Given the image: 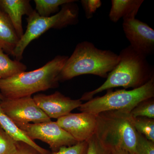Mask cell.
Wrapping results in <instances>:
<instances>
[{"mask_svg":"<svg viewBox=\"0 0 154 154\" xmlns=\"http://www.w3.org/2000/svg\"><path fill=\"white\" fill-rule=\"evenodd\" d=\"M117 65L109 73L106 81L94 91L86 92L81 101H89L96 94L113 88H137L154 76V69L146 57L136 51L130 45L122 50L119 54Z\"/></svg>","mask_w":154,"mask_h":154,"instance_id":"cell-1","label":"cell"},{"mask_svg":"<svg viewBox=\"0 0 154 154\" xmlns=\"http://www.w3.org/2000/svg\"><path fill=\"white\" fill-rule=\"evenodd\" d=\"M68 57L57 56L37 69L0 79V93L4 99H15L57 88L59 76Z\"/></svg>","mask_w":154,"mask_h":154,"instance_id":"cell-2","label":"cell"},{"mask_svg":"<svg viewBox=\"0 0 154 154\" xmlns=\"http://www.w3.org/2000/svg\"><path fill=\"white\" fill-rule=\"evenodd\" d=\"M119 60V54L111 51L99 49L90 42H79L66 60L59 80L63 82L84 75L107 78Z\"/></svg>","mask_w":154,"mask_h":154,"instance_id":"cell-3","label":"cell"},{"mask_svg":"<svg viewBox=\"0 0 154 154\" xmlns=\"http://www.w3.org/2000/svg\"><path fill=\"white\" fill-rule=\"evenodd\" d=\"M95 135L102 144L110 149L118 148L135 154L137 132L130 113L109 110L96 117Z\"/></svg>","mask_w":154,"mask_h":154,"instance_id":"cell-4","label":"cell"},{"mask_svg":"<svg viewBox=\"0 0 154 154\" xmlns=\"http://www.w3.org/2000/svg\"><path fill=\"white\" fill-rule=\"evenodd\" d=\"M74 2L63 5L55 15L49 17H41L33 10L27 18L26 31L11 54L15 60L20 61L25 48L30 42L49 29H60L78 23L79 8Z\"/></svg>","mask_w":154,"mask_h":154,"instance_id":"cell-5","label":"cell"},{"mask_svg":"<svg viewBox=\"0 0 154 154\" xmlns=\"http://www.w3.org/2000/svg\"><path fill=\"white\" fill-rule=\"evenodd\" d=\"M104 96L93 98L82 104L79 109L82 112L97 116L109 110H120L130 113L140 102L154 97V76L143 85L129 91L107 90Z\"/></svg>","mask_w":154,"mask_h":154,"instance_id":"cell-6","label":"cell"},{"mask_svg":"<svg viewBox=\"0 0 154 154\" xmlns=\"http://www.w3.org/2000/svg\"><path fill=\"white\" fill-rule=\"evenodd\" d=\"M17 126L32 140H39L47 143L52 152H57L62 147L69 146L78 143L56 122L28 123Z\"/></svg>","mask_w":154,"mask_h":154,"instance_id":"cell-7","label":"cell"},{"mask_svg":"<svg viewBox=\"0 0 154 154\" xmlns=\"http://www.w3.org/2000/svg\"><path fill=\"white\" fill-rule=\"evenodd\" d=\"M5 113L16 125L34 124L51 121V119L36 105L31 96L0 100Z\"/></svg>","mask_w":154,"mask_h":154,"instance_id":"cell-8","label":"cell"},{"mask_svg":"<svg viewBox=\"0 0 154 154\" xmlns=\"http://www.w3.org/2000/svg\"><path fill=\"white\" fill-rule=\"evenodd\" d=\"M122 28L131 47L147 57L154 52V30L146 23L135 19L123 20Z\"/></svg>","mask_w":154,"mask_h":154,"instance_id":"cell-9","label":"cell"},{"mask_svg":"<svg viewBox=\"0 0 154 154\" xmlns=\"http://www.w3.org/2000/svg\"><path fill=\"white\" fill-rule=\"evenodd\" d=\"M97 116L89 113H69L58 119L57 124L77 142L88 141L95 134Z\"/></svg>","mask_w":154,"mask_h":154,"instance_id":"cell-10","label":"cell"},{"mask_svg":"<svg viewBox=\"0 0 154 154\" xmlns=\"http://www.w3.org/2000/svg\"><path fill=\"white\" fill-rule=\"evenodd\" d=\"M34 102L49 118L58 119L67 115L82 102L65 96L58 91L50 95L38 94L33 97Z\"/></svg>","mask_w":154,"mask_h":154,"instance_id":"cell-11","label":"cell"},{"mask_svg":"<svg viewBox=\"0 0 154 154\" xmlns=\"http://www.w3.org/2000/svg\"><path fill=\"white\" fill-rule=\"evenodd\" d=\"M0 8L11 20L19 39L24 34L22 18L33 11L28 0H0Z\"/></svg>","mask_w":154,"mask_h":154,"instance_id":"cell-12","label":"cell"},{"mask_svg":"<svg viewBox=\"0 0 154 154\" xmlns=\"http://www.w3.org/2000/svg\"><path fill=\"white\" fill-rule=\"evenodd\" d=\"M143 0H112L109 17L114 23L122 18L123 20L135 19Z\"/></svg>","mask_w":154,"mask_h":154,"instance_id":"cell-13","label":"cell"},{"mask_svg":"<svg viewBox=\"0 0 154 154\" xmlns=\"http://www.w3.org/2000/svg\"><path fill=\"white\" fill-rule=\"evenodd\" d=\"M0 126L17 141L24 142L34 148L41 154H51L48 150L43 148L26 136L3 111L0 105Z\"/></svg>","mask_w":154,"mask_h":154,"instance_id":"cell-14","label":"cell"},{"mask_svg":"<svg viewBox=\"0 0 154 154\" xmlns=\"http://www.w3.org/2000/svg\"><path fill=\"white\" fill-rule=\"evenodd\" d=\"M19 40L7 14L0 8V45L7 54H11Z\"/></svg>","mask_w":154,"mask_h":154,"instance_id":"cell-15","label":"cell"},{"mask_svg":"<svg viewBox=\"0 0 154 154\" xmlns=\"http://www.w3.org/2000/svg\"><path fill=\"white\" fill-rule=\"evenodd\" d=\"M27 66L19 61L12 60L3 50H0V79H5L25 72Z\"/></svg>","mask_w":154,"mask_h":154,"instance_id":"cell-16","label":"cell"},{"mask_svg":"<svg viewBox=\"0 0 154 154\" xmlns=\"http://www.w3.org/2000/svg\"><path fill=\"white\" fill-rule=\"evenodd\" d=\"M35 11L41 17H49L58 12L59 7L68 3L77 2L75 0H35Z\"/></svg>","mask_w":154,"mask_h":154,"instance_id":"cell-17","label":"cell"},{"mask_svg":"<svg viewBox=\"0 0 154 154\" xmlns=\"http://www.w3.org/2000/svg\"><path fill=\"white\" fill-rule=\"evenodd\" d=\"M137 132L142 134L149 140L154 142V119L147 117L134 118Z\"/></svg>","mask_w":154,"mask_h":154,"instance_id":"cell-18","label":"cell"},{"mask_svg":"<svg viewBox=\"0 0 154 154\" xmlns=\"http://www.w3.org/2000/svg\"><path fill=\"white\" fill-rule=\"evenodd\" d=\"M133 118L143 117L154 119V101L153 98L144 100L139 103L131 111Z\"/></svg>","mask_w":154,"mask_h":154,"instance_id":"cell-19","label":"cell"},{"mask_svg":"<svg viewBox=\"0 0 154 154\" xmlns=\"http://www.w3.org/2000/svg\"><path fill=\"white\" fill-rule=\"evenodd\" d=\"M18 142L0 126V154H15Z\"/></svg>","mask_w":154,"mask_h":154,"instance_id":"cell-20","label":"cell"},{"mask_svg":"<svg viewBox=\"0 0 154 154\" xmlns=\"http://www.w3.org/2000/svg\"><path fill=\"white\" fill-rule=\"evenodd\" d=\"M88 143L87 154H111V149L102 144L95 134Z\"/></svg>","mask_w":154,"mask_h":154,"instance_id":"cell-21","label":"cell"},{"mask_svg":"<svg viewBox=\"0 0 154 154\" xmlns=\"http://www.w3.org/2000/svg\"><path fill=\"white\" fill-rule=\"evenodd\" d=\"M135 154H154V142L137 132Z\"/></svg>","mask_w":154,"mask_h":154,"instance_id":"cell-22","label":"cell"},{"mask_svg":"<svg viewBox=\"0 0 154 154\" xmlns=\"http://www.w3.org/2000/svg\"><path fill=\"white\" fill-rule=\"evenodd\" d=\"M88 148V141L82 142L69 146L62 147L51 154H87Z\"/></svg>","mask_w":154,"mask_h":154,"instance_id":"cell-23","label":"cell"},{"mask_svg":"<svg viewBox=\"0 0 154 154\" xmlns=\"http://www.w3.org/2000/svg\"><path fill=\"white\" fill-rule=\"evenodd\" d=\"M81 4L85 12L87 19H91L96 11L102 6L100 0H82Z\"/></svg>","mask_w":154,"mask_h":154,"instance_id":"cell-24","label":"cell"},{"mask_svg":"<svg viewBox=\"0 0 154 154\" xmlns=\"http://www.w3.org/2000/svg\"><path fill=\"white\" fill-rule=\"evenodd\" d=\"M15 154H41L34 148L24 142L18 141L17 150Z\"/></svg>","mask_w":154,"mask_h":154,"instance_id":"cell-25","label":"cell"},{"mask_svg":"<svg viewBox=\"0 0 154 154\" xmlns=\"http://www.w3.org/2000/svg\"><path fill=\"white\" fill-rule=\"evenodd\" d=\"M111 154H131L128 152L122 149L118 148H113L111 149Z\"/></svg>","mask_w":154,"mask_h":154,"instance_id":"cell-26","label":"cell"},{"mask_svg":"<svg viewBox=\"0 0 154 154\" xmlns=\"http://www.w3.org/2000/svg\"><path fill=\"white\" fill-rule=\"evenodd\" d=\"M4 99V97H3L2 95V94L0 93V100H2Z\"/></svg>","mask_w":154,"mask_h":154,"instance_id":"cell-27","label":"cell"},{"mask_svg":"<svg viewBox=\"0 0 154 154\" xmlns=\"http://www.w3.org/2000/svg\"><path fill=\"white\" fill-rule=\"evenodd\" d=\"M3 50L2 48V46H1V45H0V50Z\"/></svg>","mask_w":154,"mask_h":154,"instance_id":"cell-28","label":"cell"}]
</instances>
